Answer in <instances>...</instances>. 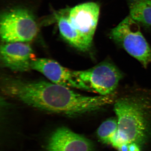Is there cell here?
<instances>
[{
    "label": "cell",
    "mask_w": 151,
    "mask_h": 151,
    "mask_svg": "<svg viewBox=\"0 0 151 151\" xmlns=\"http://www.w3.org/2000/svg\"><path fill=\"white\" fill-rule=\"evenodd\" d=\"M38 27L32 13L24 8L11 9L1 14L0 35L4 43L27 42L37 35Z\"/></svg>",
    "instance_id": "cell-4"
},
{
    "label": "cell",
    "mask_w": 151,
    "mask_h": 151,
    "mask_svg": "<svg viewBox=\"0 0 151 151\" xmlns=\"http://www.w3.org/2000/svg\"><path fill=\"white\" fill-rule=\"evenodd\" d=\"M140 26L128 16L111 29L109 35L111 40L146 68L151 63V48Z\"/></svg>",
    "instance_id": "cell-3"
},
{
    "label": "cell",
    "mask_w": 151,
    "mask_h": 151,
    "mask_svg": "<svg viewBox=\"0 0 151 151\" xmlns=\"http://www.w3.org/2000/svg\"><path fill=\"white\" fill-rule=\"evenodd\" d=\"M47 151H94L92 141L65 127L54 131L49 138Z\"/></svg>",
    "instance_id": "cell-8"
},
{
    "label": "cell",
    "mask_w": 151,
    "mask_h": 151,
    "mask_svg": "<svg viewBox=\"0 0 151 151\" xmlns=\"http://www.w3.org/2000/svg\"><path fill=\"white\" fill-rule=\"evenodd\" d=\"M55 19L60 35L68 43L81 51L90 49L92 45L72 26L67 16L63 14H56Z\"/></svg>",
    "instance_id": "cell-10"
},
{
    "label": "cell",
    "mask_w": 151,
    "mask_h": 151,
    "mask_svg": "<svg viewBox=\"0 0 151 151\" xmlns=\"http://www.w3.org/2000/svg\"><path fill=\"white\" fill-rule=\"evenodd\" d=\"M114 109L118 132L113 147L117 149L125 143L144 145L150 134L151 96L135 94L120 97L115 100Z\"/></svg>",
    "instance_id": "cell-2"
},
{
    "label": "cell",
    "mask_w": 151,
    "mask_h": 151,
    "mask_svg": "<svg viewBox=\"0 0 151 151\" xmlns=\"http://www.w3.org/2000/svg\"><path fill=\"white\" fill-rule=\"evenodd\" d=\"M117 119L110 118L103 122L97 130L98 139L102 142L113 146L118 135Z\"/></svg>",
    "instance_id": "cell-12"
},
{
    "label": "cell",
    "mask_w": 151,
    "mask_h": 151,
    "mask_svg": "<svg viewBox=\"0 0 151 151\" xmlns=\"http://www.w3.org/2000/svg\"><path fill=\"white\" fill-rule=\"evenodd\" d=\"M129 16L140 26L151 27V0H127Z\"/></svg>",
    "instance_id": "cell-11"
},
{
    "label": "cell",
    "mask_w": 151,
    "mask_h": 151,
    "mask_svg": "<svg viewBox=\"0 0 151 151\" xmlns=\"http://www.w3.org/2000/svg\"><path fill=\"white\" fill-rule=\"evenodd\" d=\"M75 73L85 84L87 91L103 96L114 94L123 77L118 68L109 60L87 70L75 71Z\"/></svg>",
    "instance_id": "cell-5"
},
{
    "label": "cell",
    "mask_w": 151,
    "mask_h": 151,
    "mask_svg": "<svg viewBox=\"0 0 151 151\" xmlns=\"http://www.w3.org/2000/svg\"><path fill=\"white\" fill-rule=\"evenodd\" d=\"M33 51L26 42L5 43L1 47L3 65L11 70L24 72L31 69Z\"/></svg>",
    "instance_id": "cell-9"
},
{
    "label": "cell",
    "mask_w": 151,
    "mask_h": 151,
    "mask_svg": "<svg viewBox=\"0 0 151 151\" xmlns=\"http://www.w3.org/2000/svg\"><path fill=\"white\" fill-rule=\"evenodd\" d=\"M2 88L11 97L43 110L74 116L100 110L114 103V94L88 96L70 88L44 81H28L12 78L3 79Z\"/></svg>",
    "instance_id": "cell-1"
},
{
    "label": "cell",
    "mask_w": 151,
    "mask_h": 151,
    "mask_svg": "<svg viewBox=\"0 0 151 151\" xmlns=\"http://www.w3.org/2000/svg\"><path fill=\"white\" fill-rule=\"evenodd\" d=\"M118 151H141L140 146L135 143H125L117 148Z\"/></svg>",
    "instance_id": "cell-13"
},
{
    "label": "cell",
    "mask_w": 151,
    "mask_h": 151,
    "mask_svg": "<svg viewBox=\"0 0 151 151\" xmlns=\"http://www.w3.org/2000/svg\"><path fill=\"white\" fill-rule=\"evenodd\" d=\"M31 69L40 72L52 83L70 88L86 90L85 84L75 70H71L53 60L45 58L33 59Z\"/></svg>",
    "instance_id": "cell-6"
},
{
    "label": "cell",
    "mask_w": 151,
    "mask_h": 151,
    "mask_svg": "<svg viewBox=\"0 0 151 151\" xmlns=\"http://www.w3.org/2000/svg\"><path fill=\"white\" fill-rule=\"evenodd\" d=\"M100 6L94 2H88L75 6L67 15L74 28L92 45L100 14Z\"/></svg>",
    "instance_id": "cell-7"
}]
</instances>
